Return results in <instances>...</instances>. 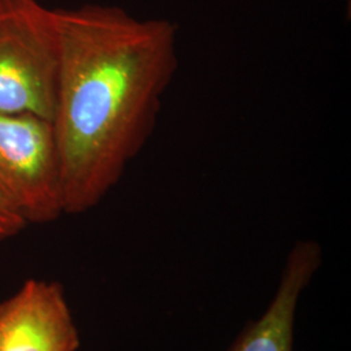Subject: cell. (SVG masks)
I'll return each mask as SVG.
<instances>
[{
	"mask_svg": "<svg viewBox=\"0 0 351 351\" xmlns=\"http://www.w3.org/2000/svg\"><path fill=\"white\" fill-rule=\"evenodd\" d=\"M60 71L52 126L64 215L97 207L155 132L178 71L177 26L120 7L56 10Z\"/></svg>",
	"mask_w": 351,
	"mask_h": 351,
	"instance_id": "obj_1",
	"label": "cell"
},
{
	"mask_svg": "<svg viewBox=\"0 0 351 351\" xmlns=\"http://www.w3.org/2000/svg\"><path fill=\"white\" fill-rule=\"evenodd\" d=\"M80 345L59 282L30 278L0 303V351H77Z\"/></svg>",
	"mask_w": 351,
	"mask_h": 351,
	"instance_id": "obj_4",
	"label": "cell"
},
{
	"mask_svg": "<svg viewBox=\"0 0 351 351\" xmlns=\"http://www.w3.org/2000/svg\"><path fill=\"white\" fill-rule=\"evenodd\" d=\"M59 71L56 10L39 0H0V112L52 123Z\"/></svg>",
	"mask_w": 351,
	"mask_h": 351,
	"instance_id": "obj_2",
	"label": "cell"
},
{
	"mask_svg": "<svg viewBox=\"0 0 351 351\" xmlns=\"http://www.w3.org/2000/svg\"><path fill=\"white\" fill-rule=\"evenodd\" d=\"M0 193L27 224L64 215L62 165L52 123L0 112Z\"/></svg>",
	"mask_w": 351,
	"mask_h": 351,
	"instance_id": "obj_3",
	"label": "cell"
},
{
	"mask_svg": "<svg viewBox=\"0 0 351 351\" xmlns=\"http://www.w3.org/2000/svg\"><path fill=\"white\" fill-rule=\"evenodd\" d=\"M27 223L0 193V242L13 239L25 229Z\"/></svg>",
	"mask_w": 351,
	"mask_h": 351,
	"instance_id": "obj_6",
	"label": "cell"
},
{
	"mask_svg": "<svg viewBox=\"0 0 351 351\" xmlns=\"http://www.w3.org/2000/svg\"><path fill=\"white\" fill-rule=\"evenodd\" d=\"M322 262L323 250L316 241H297L289 251L276 291L263 314L239 332L228 351H295L298 304Z\"/></svg>",
	"mask_w": 351,
	"mask_h": 351,
	"instance_id": "obj_5",
	"label": "cell"
}]
</instances>
